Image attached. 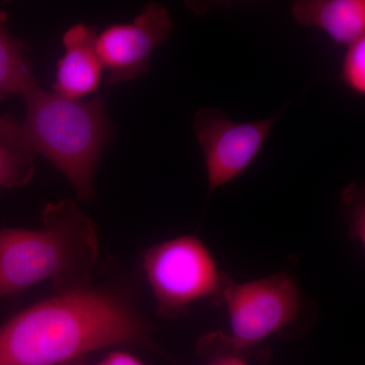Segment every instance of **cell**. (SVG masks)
<instances>
[{"label":"cell","instance_id":"1","mask_svg":"<svg viewBox=\"0 0 365 365\" xmlns=\"http://www.w3.org/2000/svg\"><path fill=\"white\" fill-rule=\"evenodd\" d=\"M148 344V327L124 297L88 285L37 302L0 327V365H66L112 346Z\"/></svg>","mask_w":365,"mask_h":365},{"label":"cell","instance_id":"2","mask_svg":"<svg viewBox=\"0 0 365 365\" xmlns=\"http://www.w3.org/2000/svg\"><path fill=\"white\" fill-rule=\"evenodd\" d=\"M21 98L25 119L0 117V144L47 158L81 200H91L98 163L115 136L104 97L71 100L36 85Z\"/></svg>","mask_w":365,"mask_h":365},{"label":"cell","instance_id":"3","mask_svg":"<svg viewBox=\"0 0 365 365\" xmlns=\"http://www.w3.org/2000/svg\"><path fill=\"white\" fill-rule=\"evenodd\" d=\"M40 230L0 228V300L50 281L59 292L88 287L98 257L96 223L71 199L49 203Z\"/></svg>","mask_w":365,"mask_h":365},{"label":"cell","instance_id":"4","mask_svg":"<svg viewBox=\"0 0 365 365\" xmlns=\"http://www.w3.org/2000/svg\"><path fill=\"white\" fill-rule=\"evenodd\" d=\"M220 294L227 306L230 333L213 334L198 345L200 352L212 357H242L292 323L299 311V289L287 274L242 284L225 283Z\"/></svg>","mask_w":365,"mask_h":365},{"label":"cell","instance_id":"5","mask_svg":"<svg viewBox=\"0 0 365 365\" xmlns=\"http://www.w3.org/2000/svg\"><path fill=\"white\" fill-rule=\"evenodd\" d=\"M143 266L163 318L176 317L197 300L220 294L225 285L212 255L195 235L146 250Z\"/></svg>","mask_w":365,"mask_h":365},{"label":"cell","instance_id":"6","mask_svg":"<svg viewBox=\"0 0 365 365\" xmlns=\"http://www.w3.org/2000/svg\"><path fill=\"white\" fill-rule=\"evenodd\" d=\"M280 114L248 123H235L213 108L196 113L194 132L203 151L209 193L241 177L249 169Z\"/></svg>","mask_w":365,"mask_h":365},{"label":"cell","instance_id":"7","mask_svg":"<svg viewBox=\"0 0 365 365\" xmlns=\"http://www.w3.org/2000/svg\"><path fill=\"white\" fill-rule=\"evenodd\" d=\"M172 30L168 9L151 1L131 24H117L98 34L96 49L108 71L106 83L117 85L148 71L153 50L169 38Z\"/></svg>","mask_w":365,"mask_h":365},{"label":"cell","instance_id":"8","mask_svg":"<svg viewBox=\"0 0 365 365\" xmlns=\"http://www.w3.org/2000/svg\"><path fill=\"white\" fill-rule=\"evenodd\" d=\"M98 29L79 23L63 35L66 53L57 63L56 81L53 91L71 100L97 91L104 66L96 49Z\"/></svg>","mask_w":365,"mask_h":365},{"label":"cell","instance_id":"9","mask_svg":"<svg viewBox=\"0 0 365 365\" xmlns=\"http://www.w3.org/2000/svg\"><path fill=\"white\" fill-rule=\"evenodd\" d=\"M292 14L299 25L321 29L337 44L348 47L364 37V0H302Z\"/></svg>","mask_w":365,"mask_h":365},{"label":"cell","instance_id":"10","mask_svg":"<svg viewBox=\"0 0 365 365\" xmlns=\"http://www.w3.org/2000/svg\"><path fill=\"white\" fill-rule=\"evenodd\" d=\"M36 85L28 46L9 33L6 14L0 13V101L23 98Z\"/></svg>","mask_w":365,"mask_h":365},{"label":"cell","instance_id":"11","mask_svg":"<svg viewBox=\"0 0 365 365\" xmlns=\"http://www.w3.org/2000/svg\"><path fill=\"white\" fill-rule=\"evenodd\" d=\"M35 158L0 144V189L20 188L32 181Z\"/></svg>","mask_w":365,"mask_h":365},{"label":"cell","instance_id":"12","mask_svg":"<svg viewBox=\"0 0 365 365\" xmlns=\"http://www.w3.org/2000/svg\"><path fill=\"white\" fill-rule=\"evenodd\" d=\"M341 79L357 95L365 93V38L348 46L342 64Z\"/></svg>","mask_w":365,"mask_h":365},{"label":"cell","instance_id":"13","mask_svg":"<svg viewBox=\"0 0 365 365\" xmlns=\"http://www.w3.org/2000/svg\"><path fill=\"white\" fill-rule=\"evenodd\" d=\"M66 365H144L134 355L125 351H115L110 353L107 357L97 364H88L83 361V359L76 360Z\"/></svg>","mask_w":365,"mask_h":365},{"label":"cell","instance_id":"14","mask_svg":"<svg viewBox=\"0 0 365 365\" xmlns=\"http://www.w3.org/2000/svg\"><path fill=\"white\" fill-rule=\"evenodd\" d=\"M207 365H249L242 359V357L232 356V355H222V356L212 357V360Z\"/></svg>","mask_w":365,"mask_h":365}]
</instances>
